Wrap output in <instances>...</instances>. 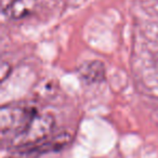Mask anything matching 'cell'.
Returning <instances> with one entry per match:
<instances>
[{
	"label": "cell",
	"mask_w": 158,
	"mask_h": 158,
	"mask_svg": "<svg viewBox=\"0 0 158 158\" xmlns=\"http://www.w3.org/2000/svg\"><path fill=\"white\" fill-rule=\"evenodd\" d=\"M55 126V119L51 114L36 113L23 131L16 134L13 144L18 148H28L50 138Z\"/></svg>",
	"instance_id": "1"
},
{
	"label": "cell",
	"mask_w": 158,
	"mask_h": 158,
	"mask_svg": "<svg viewBox=\"0 0 158 158\" xmlns=\"http://www.w3.org/2000/svg\"><path fill=\"white\" fill-rule=\"evenodd\" d=\"M36 114L34 110L22 106L5 105L0 110V130L1 133L19 134Z\"/></svg>",
	"instance_id": "2"
},
{
	"label": "cell",
	"mask_w": 158,
	"mask_h": 158,
	"mask_svg": "<svg viewBox=\"0 0 158 158\" xmlns=\"http://www.w3.org/2000/svg\"><path fill=\"white\" fill-rule=\"evenodd\" d=\"M70 141H72V136L68 133L56 134L53 138H48L44 142L39 143L35 146L24 148L23 151L25 153H47V152L60 151L66 145L69 144Z\"/></svg>",
	"instance_id": "3"
},
{
	"label": "cell",
	"mask_w": 158,
	"mask_h": 158,
	"mask_svg": "<svg viewBox=\"0 0 158 158\" xmlns=\"http://www.w3.org/2000/svg\"><path fill=\"white\" fill-rule=\"evenodd\" d=\"M79 73L87 82H101L105 79V66L100 61H91L79 68Z\"/></svg>",
	"instance_id": "4"
},
{
	"label": "cell",
	"mask_w": 158,
	"mask_h": 158,
	"mask_svg": "<svg viewBox=\"0 0 158 158\" xmlns=\"http://www.w3.org/2000/svg\"><path fill=\"white\" fill-rule=\"evenodd\" d=\"M34 0H13L11 5L8 6L7 13L10 18L20 20L27 16L34 9Z\"/></svg>",
	"instance_id": "5"
},
{
	"label": "cell",
	"mask_w": 158,
	"mask_h": 158,
	"mask_svg": "<svg viewBox=\"0 0 158 158\" xmlns=\"http://www.w3.org/2000/svg\"><path fill=\"white\" fill-rule=\"evenodd\" d=\"M11 73V66L7 63V62H2L1 64V72H0V78L2 81H5L9 74Z\"/></svg>",
	"instance_id": "6"
}]
</instances>
